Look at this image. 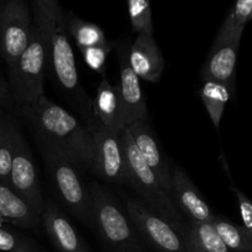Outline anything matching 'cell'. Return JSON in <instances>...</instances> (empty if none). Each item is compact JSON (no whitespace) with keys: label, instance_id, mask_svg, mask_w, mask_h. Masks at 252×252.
<instances>
[{"label":"cell","instance_id":"cell-10","mask_svg":"<svg viewBox=\"0 0 252 252\" xmlns=\"http://www.w3.org/2000/svg\"><path fill=\"white\" fill-rule=\"evenodd\" d=\"M33 19L24 0H7L0 7V54L7 69L14 65L31 38Z\"/></svg>","mask_w":252,"mask_h":252},{"label":"cell","instance_id":"cell-20","mask_svg":"<svg viewBox=\"0 0 252 252\" xmlns=\"http://www.w3.org/2000/svg\"><path fill=\"white\" fill-rule=\"evenodd\" d=\"M252 15V0H236L221 24L213 43L241 42L244 29Z\"/></svg>","mask_w":252,"mask_h":252},{"label":"cell","instance_id":"cell-16","mask_svg":"<svg viewBox=\"0 0 252 252\" xmlns=\"http://www.w3.org/2000/svg\"><path fill=\"white\" fill-rule=\"evenodd\" d=\"M128 63L142 80L157 83L165 69V61L154 34H138L127 51Z\"/></svg>","mask_w":252,"mask_h":252},{"label":"cell","instance_id":"cell-6","mask_svg":"<svg viewBox=\"0 0 252 252\" xmlns=\"http://www.w3.org/2000/svg\"><path fill=\"white\" fill-rule=\"evenodd\" d=\"M47 69V48L41 31L33 24L29 44L9 68V90L17 107L41 97Z\"/></svg>","mask_w":252,"mask_h":252},{"label":"cell","instance_id":"cell-27","mask_svg":"<svg viewBox=\"0 0 252 252\" xmlns=\"http://www.w3.org/2000/svg\"><path fill=\"white\" fill-rule=\"evenodd\" d=\"M111 49H112V44L108 42L106 44L89 47L80 51V53L86 65L103 78L106 76V65H107V58Z\"/></svg>","mask_w":252,"mask_h":252},{"label":"cell","instance_id":"cell-26","mask_svg":"<svg viewBox=\"0 0 252 252\" xmlns=\"http://www.w3.org/2000/svg\"><path fill=\"white\" fill-rule=\"evenodd\" d=\"M0 251L47 252L38 243L12 229L0 226Z\"/></svg>","mask_w":252,"mask_h":252},{"label":"cell","instance_id":"cell-12","mask_svg":"<svg viewBox=\"0 0 252 252\" xmlns=\"http://www.w3.org/2000/svg\"><path fill=\"white\" fill-rule=\"evenodd\" d=\"M127 128L132 135L133 143H134L140 157L154 172L164 191L170 196V192H171V170H170L164 155L160 152L159 145H158L157 139H155L152 128L148 125L147 120L143 118V120L135 121V122L130 123Z\"/></svg>","mask_w":252,"mask_h":252},{"label":"cell","instance_id":"cell-9","mask_svg":"<svg viewBox=\"0 0 252 252\" xmlns=\"http://www.w3.org/2000/svg\"><path fill=\"white\" fill-rule=\"evenodd\" d=\"M9 185L30 208L39 217L42 216L46 203L42 196L33 155L19 126L14 133Z\"/></svg>","mask_w":252,"mask_h":252},{"label":"cell","instance_id":"cell-8","mask_svg":"<svg viewBox=\"0 0 252 252\" xmlns=\"http://www.w3.org/2000/svg\"><path fill=\"white\" fill-rule=\"evenodd\" d=\"M91 167L98 179L113 185H127L128 161L123 130L94 128Z\"/></svg>","mask_w":252,"mask_h":252},{"label":"cell","instance_id":"cell-4","mask_svg":"<svg viewBox=\"0 0 252 252\" xmlns=\"http://www.w3.org/2000/svg\"><path fill=\"white\" fill-rule=\"evenodd\" d=\"M47 170L62 203L81 223L91 225V197L89 186L81 179L80 169L61 150L38 138Z\"/></svg>","mask_w":252,"mask_h":252},{"label":"cell","instance_id":"cell-23","mask_svg":"<svg viewBox=\"0 0 252 252\" xmlns=\"http://www.w3.org/2000/svg\"><path fill=\"white\" fill-rule=\"evenodd\" d=\"M212 224L229 251L252 252V231L219 216H214Z\"/></svg>","mask_w":252,"mask_h":252},{"label":"cell","instance_id":"cell-22","mask_svg":"<svg viewBox=\"0 0 252 252\" xmlns=\"http://www.w3.org/2000/svg\"><path fill=\"white\" fill-rule=\"evenodd\" d=\"M65 27L68 36L73 38L79 52L89 47L108 43L105 32L98 25L85 21L74 15H65Z\"/></svg>","mask_w":252,"mask_h":252},{"label":"cell","instance_id":"cell-13","mask_svg":"<svg viewBox=\"0 0 252 252\" xmlns=\"http://www.w3.org/2000/svg\"><path fill=\"white\" fill-rule=\"evenodd\" d=\"M91 112L94 128L120 132L127 127L117 85H112L106 76L101 79L96 89L95 97L91 101Z\"/></svg>","mask_w":252,"mask_h":252},{"label":"cell","instance_id":"cell-11","mask_svg":"<svg viewBox=\"0 0 252 252\" xmlns=\"http://www.w3.org/2000/svg\"><path fill=\"white\" fill-rule=\"evenodd\" d=\"M170 198L176 206L177 211L192 223L212 221L214 218L213 212L196 185L182 167L175 166L171 171V192Z\"/></svg>","mask_w":252,"mask_h":252},{"label":"cell","instance_id":"cell-1","mask_svg":"<svg viewBox=\"0 0 252 252\" xmlns=\"http://www.w3.org/2000/svg\"><path fill=\"white\" fill-rule=\"evenodd\" d=\"M33 24L41 31L47 48V68H51L57 85L85 116L88 129L94 128L91 100L79 81L73 48L65 27V12L58 0H32Z\"/></svg>","mask_w":252,"mask_h":252},{"label":"cell","instance_id":"cell-5","mask_svg":"<svg viewBox=\"0 0 252 252\" xmlns=\"http://www.w3.org/2000/svg\"><path fill=\"white\" fill-rule=\"evenodd\" d=\"M123 134H125L128 161L127 185L134 189L143 204H145L154 213H157L162 219L169 221L174 228L180 230V226L184 223L185 219L177 211L176 206L171 201L169 194L159 184L154 172L140 157L127 127L123 129Z\"/></svg>","mask_w":252,"mask_h":252},{"label":"cell","instance_id":"cell-2","mask_svg":"<svg viewBox=\"0 0 252 252\" xmlns=\"http://www.w3.org/2000/svg\"><path fill=\"white\" fill-rule=\"evenodd\" d=\"M19 111L33 127L41 139L61 150L75 166L91 167L93 138L78 118L42 95L34 102L19 106Z\"/></svg>","mask_w":252,"mask_h":252},{"label":"cell","instance_id":"cell-21","mask_svg":"<svg viewBox=\"0 0 252 252\" xmlns=\"http://www.w3.org/2000/svg\"><path fill=\"white\" fill-rule=\"evenodd\" d=\"M233 91L234 89L226 84L214 80H204L203 85L199 89V97L216 128H219L220 126L224 110L228 101L230 100Z\"/></svg>","mask_w":252,"mask_h":252},{"label":"cell","instance_id":"cell-17","mask_svg":"<svg viewBox=\"0 0 252 252\" xmlns=\"http://www.w3.org/2000/svg\"><path fill=\"white\" fill-rule=\"evenodd\" d=\"M240 42L213 43L211 54L202 69L203 80H214L235 86V66Z\"/></svg>","mask_w":252,"mask_h":252},{"label":"cell","instance_id":"cell-7","mask_svg":"<svg viewBox=\"0 0 252 252\" xmlns=\"http://www.w3.org/2000/svg\"><path fill=\"white\" fill-rule=\"evenodd\" d=\"M126 214L138 236L155 252H187L179 230L138 199L123 194Z\"/></svg>","mask_w":252,"mask_h":252},{"label":"cell","instance_id":"cell-3","mask_svg":"<svg viewBox=\"0 0 252 252\" xmlns=\"http://www.w3.org/2000/svg\"><path fill=\"white\" fill-rule=\"evenodd\" d=\"M91 225L110 252H147L134 226L110 191L98 182L89 186Z\"/></svg>","mask_w":252,"mask_h":252},{"label":"cell","instance_id":"cell-29","mask_svg":"<svg viewBox=\"0 0 252 252\" xmlns=\"http://www.w3.org/2000/svg\"><path fill=\"white\" fill-rule=\"evenodd\" d=\"M1 106L7 108L17 107L16 102H15L11 94H10L9 85L0 78V107H1Z\"/></svg>","mask_w":252,"mask_h":252},{"label":"cell","instance_id":"cell-19","mask_svg":"<svg viewBox=\"0 0 252 252\" xmlns=\"http://www.w3.org/2000/svg\"><path fill=\"white\" fill-rule=\"evenodd\" d=\"M187 252H230L224 245L212 221H185L179 230Z\"/></svg>","mask_w":252,"mask_h":252},{"label":"cell","instance_id":"cell-28","mask_svg":"<svg viewBox=\"0 0 252 252\" xmlns=\"http://www.w3.org/2000/svg\"><path fill=\"white\" fill-rule=\"evenodd\" d=\"M224 170L228 174L229 180H230V189L231 191L235 193L236 199H238V204H239V211H240V217L241 220H243V226L246 229V230L252 231V203L250 202V199L248 198L245 193L241 191L240 189L236 187V185L234 184L233 179H231L230 171L228 169V164L224 161Z\"/></svg>","mask_w":252,"mask_h":252},{"label":"cell","instance_id":"cell-25","mask_svg":"<svg viewBox=\"0 0 252 252\" xmlns=\"http://www.w3.org/2000/svg\"><path fill=\"white\" fill-rule=\"evenodd\" d=\"M132 30L137 34H154L150 0H127Z\"/></svg>","mask_w":252,"mask_h":252},{"label":"cell","instance_id":"cell-14","mask_svg":"<svg viewBox=\"0 0 252 252\" xmlns=\"http://www.w3.org/2000/svg\"><path fill=\"white\" fill-rule=\"evenodd\" d=\"M127 47L118 48V61H120V84L117 85L121 102L125 110L126 125L135 122L138 120L147 118V101L140 86V79L132 70L127 57Z\"/></svg>","mask_w":252,"mask_h":252},{"label":"cell","instance_id":"cell-18","mask_svg":"<svg viewBox=\"0 0 252 252\" xmlns=\"http://www.w3.org/2000/svg\"><path fill=\"white\" fill-rule=\"evenodd\" d=\"M0 218L14 225L38 233L41 217L30 208L9 184L0 180Z\"/></svg>","mask_w":252,"mask_h":252},{"label":"cell","instance_id":"cell-24","mask_svg":"<svg viewBox=\"0 0 252 252\" xmlns=\"http://www.w3.org/2000/svg\"><path fill=\"white\" fill-rule=\"evenodd\" d=\"M17 123L0 111V180L9 184L12 143Z\"/></svg>","mask_w":252,"mask_h":252},{"label":"cell","instance_id":"cell-15","mask_svg":"<svg viewBox=\"0 0 252 252\" xmlns=\"http://www.w3.org/2000/svg\"><path fill=\"white\" fill-rule=\"evenodd\" d=\"M41 223L52 245L58 252H91L68 217L52 202L44 204Z\"/></svg>","mask_w":252,"mask_h":252}]
</instances>
